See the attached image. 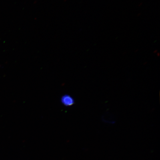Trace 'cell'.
<instances>
[{
  "label": "cell",
  "instance_id": "6da1fadb",
  "mask_svg": "<svg viewBox=\"0 0 160 160\" xmlns=\"http://www.w3.org/2000/svg\"><path fill=\"white\" fill-rule=\"evenodd\" d=\"M62 102L63 104L67 106H70L74 103V100L71 96L65 95L62 98Z\"/></svg>",
  "mask_w": 160,
  "mask_h": 160
}]
</instances>
